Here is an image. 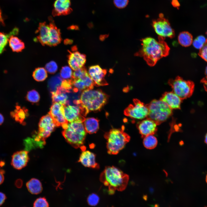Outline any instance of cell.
Listing matches in <instances>:
<instances>
[{"label": "cell", "mask_w": 207, "mask_h": 207, "mask_svg": "<svg viewBox=\"0 0 207 207\" xmlns=\"http://www.w3.org/2000/svg\"><path fill=\"white\" fill-rule=\"evenodd\" d=\"M49 205L46 199L44 197H40L34 201L33 207H49Z\"/></svg>", "instance_id": "obj_35"}, {"label": "cell", "mask_w": 207, "mask_h": 207, "mask_svg": "<svg viewBox=\"0 0 207 207\" xmlns=\"http://www.w3.org/2000/svg\"><path fill=\"white\" fill-rule=\"evenodd\" d=\"M26 98L28 101L35 103L38 102L39 101L40 96L37 91L33 90L28 92Z\"/></svg>", "instance_id": "obj_33"}, {"label": "cell", "mask_w": 207, "mask_h": 207, "mask_svg": "<svg viewBox=\"0 0 207 207\" xmlns=\"http://www.w3.org/2000/svg\"><path fill=\"white\" fill-rule=\"evenodd\" d=\"M192 35L187 31L180 32L178 36V41L182 46L187 47L190 46L193 43Z\"/></svg>", "instance_id": "obj_27"}, {"label": "cell", "mask_w": 207, "mask_h": 207, "mask_svg": "<svg viewBox=\"0 0 207 207\" xmlns=\"http://www.w3.org/2000/svg\"><path fill=\"white\" fill-rule=\"evenodd\" d=\"M87 200L89 205L91 206H95L98 203L99 198L97 194L92 193L88 196Z\"/></svg>", "instance_id": "obj_36"}, {"label": "cell", "mask_w": 207, "mask_h": 207, "mask_svg": "<svg viewBox=\"0 0 207 207\" xmlns=\"http://www.w3.org/2000/svg\"><path fill=\"white\" fill-rule=\"evenodd\" d=\"M99 120L94 118L85 119L84 125L87 133L89 134L95 133L99 129Z\"/></svg>", "instance_id": "obj_23"}, {"label": "cell", "mask_w": 207, "mask_h": 207, "mask_svg": "<svg viewBox=\"0 0 207 207\" xmlns=\"http://www.w3.org/2000/svg\"><path fill=\"white\" fill-rule=\"evenodd\" d=\"M29 160L28 152L21 150L14 153L12 156L11 164L12 166L17 170L25 167Z\"/></svg>", "instance_id": "obj_16"}, {"label": "cell", "mask_w": 207, "mask_h": 207, "mask_svg": "<svg viewBox=\"0 0 207 207\" xmlns=\"http://www.w3.org/2000/svg\"><path fill=\"white\" fill-rule=\"evenodd\" d=\"M36 33L38 34L37 40L43 45H48L50 40L49 24L45 22L40 23Z\"/></svg>", "instance_id": "obj_19"}, {"label": "cell", "mask_w": 207, "mask_h": 207, "mask_svg": "<svg viewBox=\"0 0 207 207\" xmlns=\"http://www.w3.org/2000/svg\"><path fill=\"white\" fill-rule=\"evenodd\" d=\"M158 124L153 120L147 118L137 124V127L142 138L154 135L157 130Z\"/></svg>", "instance_id": "obj_13"}, {"label": "cell", "mask_w": 207, "mask_h": 207, "mask_svg": "<svg viewBox=\"0 0 207 207\" xmlns=\"http://www.w3.org/2000/svg\"><path fill=\"white\" fill-rule=\"evenodd\" d=\"M70 0H56L53 4L52 15L53 16L66 15L72 11Z\"/></svg>", "instance_id": "obj_17"}, {"label": "cell", "mask_w": 207, "mask_h": 207, "mask_svg": "<svg viewBox=\"0 0 207 207\" xmlns=\"http://www.w3.org/2000/svg\"><path fill=\"white\" fill-rule=\"evenodd\" d=\"M152 26L159 36L164 38L167 37L172 38L175 36L174 30L168 20L164 17L162 14L159 15L158 19L153 21Z\"/></svg>", "instance_id": "obj_10"}, {"label": "cell", "mask_w": 207, "mask_h": 207, "mask_svg": "<svg viewBox=\"0 0 207 207\" xmlns=\"http://www.w3.org/2000/svg\"><path fill=\"white\" fill-rule=\"evenodd\" d=\"M206 183H207V174L206 175Z\"/></svg>", "instance_id": "obj_49"}, {"label": "cell", "mask_w": 207, "mask_h": 207, "mask_svg": "<svg viewBox=\"0 0 207 207\" xmlns=\"http://www.w3.org/2000/svg\"><path fill=\"white\" fill-rule=\"evenodd\" d=\"M68 62L71 69L75 70L84 67L86 62L85 55L81 54L78 51H69Z\"/></svg>", "instance_id": "obj_15"}, {"label": "cell", "mask_w": 207, "mask_h": 207, "mask_svg": "<svg viewBox=\"0 0 207 207\" xmlns=\"http://www.w3.org/2000/svg\"><path fill=\"white\" fill-rule=\"evenodd\" d=\"M124 127L121 129H112L104 135L107 140L106 147L108 153L115 155L125 147L130 139V136L124 131Z\"/></svg>", "instance_id": "obj_4"}, {"label": "cell", "mask_w": 207, "mask_h": 207, "mask_svg": "<svg viewBox=\"0 0 207 207\" xmlns=\"http://www.w3.org/2000/svg\"><path fill=\"white\" fill-rule=\"evenodd\" d=\"M96 156L93 152L85 150H82L78 161L85 167L98 168L99 164L96 162Z\"/></svg>", "instance_id": "obj_18"}, {"label": "cell", "mask_w": 207, "mask_h": 207, "mask_svg": "<svg viewBox=\"0 0 207 207\" xmlns=\"http://www.w3.org/2000/svg\"><path fill=\"white\" fill-rule=\"evenodd\" d=\"M9 43L10 47L14 52H20L25 48L24 43L18 38L14 36L10 37Z\"/></svg>", "instance_id": "obj_26"}, {"label": "cell", "mask_w": 207, "mask_h": 207, "mask_svg": "<svg viewBox=\"0 0 207 207\" xmlns=\"http://www.w3.org/2000/svg\"><path fill=\"white\" fill-rule=\"evenodd\" d=\"M148 113L147 105L137 99H134L133 104L129 105L124 111V114L126 116L138 120L147 118Z\"/></svg>", "instance_id": "obj_9"}, {"label": "cell", "mask_w": 207, "mask_h": 207, "mask_svg": "<svg viewBox=\"0 0 207 207\" xmlns=\"http://www.w3.org/2000/svg\"><path fill=\"white\" fill-rule=\"evenodd\" d=\"M198 54L202 58L207 62V39L202 47L200 49Z\"/></svg>", "instance_id": "obj_38"}, {"label": "cell", "mask_w": 207, "mask_h": 207, "mask_svg": "<svg viewBox=\"0 0 207 207\" xmlns=\"http://www.w3.org/2000/svg\"><path fill=\"white\" fill-rule=\"evenodd\" d=\"M26 185L28 191L32 194H39L42 191V184L40 181L37 179H31L27 182Z\"/></svg>", "instance_id": "obj_22"}, {"label": "cell", "mask_w": 207, "mask_h": 207, "mask_svg": "<svg viewBox=\"0 0 207 207\" xmlns=\"http://www.w3.org/2000/svg\"><path fill=\"white\" fill-rule=\"evenodd\" d=\"M143 144L144 147L148 149H152L157 146L158 141L153 135H150L143 138Z\"/></svg>", "instance_id": "obj_29"}, {"label": "cell", "mask_w": 207, "mask_h": 207, "mask_svg": "<svg viewBox=\"0 0 207 207\" xmlns=\"http://www.w3.org/2000/svg\"><path fill=\"white\" fill-rule=\"evenodd\" d=\"M56 125L51 116L48 114L41 117L39 125V131L34 135V141L41 144H44L46 138L53 131Z\"/></svg>", "instance_id": "obj_8"}, {"label": "cell", "mask_w": 207, "mask_h": 207, "mask_svg": "<svg viewBox=\"0 0 207 207\" xmlns=\"http://www.w3.org/2000/svg\"><path fill=\"white\" fill-rule=\"evenodd\" d=\"M165 39L158 36L157 40L150 37L142 39L141 47L135 55L143 57L149 66H154L159 60L169 54L170 49Z\"/></svg>", "instance_id": "obj_1"}, {"label": "cell", "mask_w": 207, "mask_h": 207, "mask_svg": "<svg viewBox=\"0 0 207 207\" xmlns=\"http://www.w3.org/2000/svg\"><path fill=\"white\" fill-rule=\"evenodd\" d=\"M160 99L165 102L172 110L180 108L182 99L172 91L165 92Z\"/></svg>", "instance_id": "obj_20"}, {"label": "cell", "mask_w": 207, "mask_h": 207, "mask_svg": "<svg viewBox=\"0 0 207 207\" xmlns=\"http://www.w3.org/2000/svg\"><path fill=\"white\" fill-rule=\"evenodd\" d=\"M51 21L49 24L50 28V40L48 45L54 46L60 43L62 38L60 30L56 27L52 20L51 19Z\"/></svg>", "instance_id": "obj_21"}, {"label": "cell", "mask_w": 207, "mask_h": 207, "mask_svg": "<svg viewBox=\"0 0 207 207\" xmlns=\"http://www.w3.org/2000/svg\"><path fill=\"white\" fill-rule=\"evenodd\" d=\"M129 176L120 169L114 166L106 167L101 173L100 181L108 187L110 194L116 190L122 191L126 188L129 180Z\"/></svg>", "instance_id": "obj_2"}, {"label": "cell", "mask_w": 207, "mask_h": 207, "mask_svg": "<svg viewBox=\"0 0 207 207\" xmlns=\"http://www.w3.org/2000/svg\"><path fill=\"white\" fill-rule=\"evenodd\" d=\"M64 105L58 103H53L48 114L52 118L56 126H61L64 129L67 128L68 123L64 116Z\"/></svg>", "instance_id": "obj_12"}, {"label": "cell", "mask_w": 207, "mask_h": 207, "mask_svg": "<svg viewBox=\"0 0 207 207\" xmlns=\"http://www.w3.org/2000/svg\"><path fill=\"white\" fill-rule=\"evenodd\" d=\"M72 69L70 67L64 66L60 70V76L64 80L71 79L72 78Z\"/></svg>", "instance_id": "obj_32"}, {"label": "cell", "mask_w": 207, "mask_h": 207, "mask_svg": "<svg viewBox=\"0 0 207 207\" xmlns=\"http://www.w3.org/2000/svg\"><path fill=\"white\" fill-rule=\"evenodd\" d=\"M147 106L149 113L147 118L154 121L158 125L165 121L172 114V109L161 99H154Z\"/></svg>", "instance_id": "obj_6"}, {"label": "cell", "mask_w": 207, "mask_h": 207, "mask_svg": "<svg viewBox=\"0 0 207 207\" xmlns=\"http://www.w3.org/2000/svg\"><path fill=\"white\" fill-rule=\"evenodd\" d=\"M4 171L2 170H0V185L4 181Z\"/></svg>", "instance_id": "obj_43"}, {"label": "cell", "mask_w": 207, "mask_h": 207, "mask_svg": "<svg viewBox=\"0 0 207 207\" xmlns=\"http://www.w3.org/2000/svg\"><path fill=\"white\" fill-rule=\"evenodd\" d=\"M205 74V75H206V78H207V66L206 68Z\"/></svg>", "instance_id": "obj_48"}, {"label": "cell", "mask_w": 207, "mask_h": 207, "mask_svg": "<svg viewBox=\"0 0 207 207\" xmlns=\"http://www.w3.org/2000/svg\"><path fill=\"white\" fill-rule=\"evenodd\" d=\"M45 68L46 71L48 73L53 74L57 71L58 66L55 62L51 61L46 64Z\"/></svg>", "instance_id": "obj_37"}, {"label": "cell", "mask_w": 207, "mask_h": 207, "mask_svg": "<svg viewBox=\"0 0 207 207\" xmlns=\"http://www.w3.org/2000/svg\"><path fill=\"white\" fill-rule=\"evenodd\" d=\"M204 141L205 143L207 145V133L205 135Z\"/></svg>", "instance_id": "obj_47"}, {"label": "cell", "mask_w": 207, "mask_h": 207, "mask_svg": "<svg viewBox=\"0 0 207 207\" xmlns=\"http://www.w3.org/2000/svg\"><path fill=\"white\" fill-rule=\"evenodd\" d=\"M87 74L88 72L86 69L83 67L74 70L73 72L72 78L81 79Z\"/></svg>", "instance_id": "obj_34"}, {"label": "cell", "mask_w": 207, "mask_h": 207, "mask_svg": "<svg viewBox=\"0 0 207 207\" xmlns=\"http://www.w3.org/2000/svg\"><path fill=\"white\" fill-rule=\"evenodd\" d=\"M64 112L66 119L69 122H75L83 123L86 119L85 116L87 114L84 109L77 105L64 106Z\"/></svg>", "instance_id": "obj_11"}, {"label": "cell", "mask_w": 207, "mask_h": 207, "mask_svg": "<svg viewBox=\"0 0 207 207\" xmlns=\"http://www.w3.org/2000/svg\"><path fill=\"white\" fill-rule=\"evenodd\" d=\"M32 76L36 80L38 81H43L47 76V71L43 68L38 67L36 68L34 71Z\"/></svg>", "instance_id": "obj_30"}, {"label": "cell", "mask_w": 207, "mask_h": 207, "mask_svg": "<svg viewBox=\"0 0 207 207\" xmlns=\"http://www.w3.org/2000/svg\"><path fill=\"white\" fill-rule=\"evenodd\" d=\"M18 29L15 28L8 34L0 32V54L4 51L10 37L18 34Z\"/></svg>", "instance_id": "obj_25"}, {"label": "cell", "mask_w": 207, "mask_h": 207, "mask_svg": "<svg viewBox=\"0 0 207 207\" xmlns=\"http://www.w3.org/2000/svg\"><path fill=\"white\" fill-rule=\"evenodd\" d=\"M201 81L204 85L205 90L207 91V78H203Z\"/></svg>", "instance_id": "obj_45"}, {"label": "cell", "mask_w": 207, "mask_h": 207, "mask_svg": "<svg viewBox=\"0 0 207 207\" xmlns=\"http://www.w3.org/2000/svg\"><path fill=\"white\" fill-rule=\"evenodd\" d=\"M196 38L204 44L205 43L206 40L205 38L202 35L199 36Z\"/></svg>", "instance_id": "obj_44"}, {"label": "cell", "mask_w": 207, "mask_h": 207, "mask_svg": "<svg viewBox=\"0 0 207 207\" xmlns=\"http://www.w3.org/2000/svg\"><path fill=\"white\" fill-rule=\"evenodd\" d=\"M63 80L58 74L51 78L48 82V87L51 92L55 91L57 88L60 86Z\"/></svg>", "instance_id": "obj_31"}, {"label": "cell", "mask_w": 207, "mask_h": 207, "mask_svg": "<svg viewBox=\"0 0 207 207\" xmlns=\"http://www.w3.org/2000/svg\"><path fill=\"white\" fill-rule=\"evenodd\" d=\"M6 198V195L4 193L0 192V206L3 204Z\"/></svg>", "instance_id": "obj_42"}, {"label": "cell", "mask_w": 207, "mask_h": 207, "mask_svg": "<svg viewBox=\"0 0 207 207\" xmlns=\"http://www.w3.org/2000/svg\"><path fill=\"white\" fill-rule=\"evenodd\" d=\"M51 93L53 103H58L64 106L69 105V102L67 93L57 89L55 91L51 92Z\"/></svg>", "instance_id": "obj_24"}, {"label": "cell", "mask_w": 207, "mask_h": 207, "mask_svg": "<svg viewBox=\"0 0 207 207\" xmlns=\"http://www.w3.org/2000/svg\"><path fill=\"white\" fill-rule=\"evenodd\" d=\"M4 121V118L3 115L0 114V125Z\"/></svg>", "instance_id": "obj_46"}, {"label": "cell", "mask_w": 207, "mask_h": 207, "mask_svg": "<svg viewBox=\"0 0 207 207\" xmlns=\"http://www.w3.org/2000/svg\"><path fill=\"white\" fill-rule=\"evenodd\" d=\"M168 83L172 91L182 100L190 97L193 93L194 85L191 81L185 80L178 76L175 79H170Z\"/></svg>", "instance_id": "obj_7"}, {"label": "cell", "mask_w": 207, "mask_h": 207, "mask_svg": "<svg viewBox=\"0 0 207 207\" xmlns=\"http://www.w3.org/2000/svg\"><path fill=\"white\" fill-rule=\"evenodd\" d=\"M108 95L100 90L87 89L83 91L80 98L73 103L83 108L88 114L90 111L100 109L106 103Z\"/></svg>", "instance_id": "obj_3"}, {"label": "cell", "mask_w": 207, "mask_h": 207, "mask_svg": "<svg viewBox=\"0 0 207 207\" xmlns=\"http://www.w3.org/2000/svg\"><path fill=\"white\" fill-rule=\"evenodd\" d=\"M27 110L19 106L16 107V109L11 113L12 116L17 121L22 123L28 114Z\"/></svg>", "instance_id": "obj_28"}, {"label": "cell", "mask_w": 207, "mask_h": 207, "mask_svg": "<svg viewBox=\"0 0 207 207\" xmlns=\"http://www.w3.org/2000/svg\"><path fill=\"white\" fill-rule=\"evenodd\" d=\"M106 73L105 69H102L99 65H95L90 66L88 73L97 86H103L108 85L105 79Z\"/></svg>", "instance_id": "obj_14"}, {"label": "cell", "mask_w": 207, "mask_h": 207, "mask_svg": "<svg viewBox=\"0 0 207 207\" xmlns=\"http://www.w3.org/2000/svg\"><path fill=\"white\" fill-rule=\"evenodd\" d=\"M115 6L119 9H122L126 7L129 3V0H113Z\"/></svg>", "instance_id": "obj_40"}, {"label": "cell", "mask_w": 207, "mask_h": 207, "mask_svg": "<svg viewBox=\"0 0 207 207\" xmlns=\"http://www.w3.org/2000/svg\"><path fill=\"white\" fill-rule=\"evenodd\" d=\"M192 43L193 46L195 48L200 49L202 48L204 44L197 38L194 40Z\"/></svg>", "instance_id": "obj_41"}, {"label": "cell", "mask_w": 207, "mask_h": 207, "mask_svg": "<svg viewBox=\"0 0 207 207\" xmlns=\"http://www.w3.org/2000/svg\"><path fill=\"white\" fill-rule=\"evenodd\" d=\"M87 133L83 123L73 122L68 123L62 135L68 143L77 148L84 146Z\"/></svg>", "instance_id": "obj_5"}, {"label": "cell", "mask_w": 207, "mask_h": 207, "mask_svg": "<svg viewBox=\"0 0 207 207\" xmlns=\"http://www.w3.org/2000/svg\"><path fill=\"white\" fill-rule=\"evenodd\" d=\"M60 87L69 93L70 92V90H71L72 88V79L70 80H63Z\"/></svg>", "instance_id": "obj_39"}, {"label": "cell", "mask_w": 207, "mask_h": 207, "mask_svg": "<svg viewBox=\"0 0 207 207\" xmlns=\"http://www.w3.org/2000/svg\"><path fill=\"white\" fill-rule=\"evenodd\" d=\"M206 34H207V32H206Z\"/></svg>", "instance_id": "obj_50"}]
</instances>
